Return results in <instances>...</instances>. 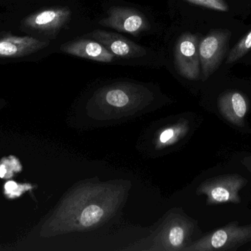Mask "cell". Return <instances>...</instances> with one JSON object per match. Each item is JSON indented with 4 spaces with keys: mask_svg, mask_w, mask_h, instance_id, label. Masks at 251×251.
Segmentation results:
<instances>
[{
    "mask_svg": "<svg viewBox=\"0 0 251 251\" xmlns=\"http://www.w3.org/2000/svg\"><path fill=\"white\" fill-rule=\"evenodd\" d=\"M128 187L124 184L86 181L65 195L43 224L41 237H51L97 228L113 216L123 203Z\"/></svg>",
    "mask_w": 251,
    "mask_h": 251,
    "instance_id": "cell-1",
    "label": "cell"
},
{
    "mask_svg": "<svg viewBox=\"0 0 251 251\" xmlns=\"http://www.w3.org/2000/svg\"><path fill=\"white\" fill-rule=\"evenodd\" d=\"M153 100V93L143 85L117 83L96 91L88 106L103 113H126L143 109Z\"/></svg>",
    "mask_w": 251,
    "mask_h": 251,
    "instance_id": "cell-2",
    "label": "cell"
},
{
    "mask_svg": "<svg viewBox=\"0 0 251 251\" xmlns=\"http://www.w3.org/2000/svg\"><path fill=\"white\" fill-rule=\"evenodd\" d=\"M251 242V224L233 221L185 248L186 251H237Z\"/></svg>",
    "mask_w": 251,
    "mask_h": 251,
    "instance_id": "cell-3",
    "label": "cell"
},
{
    "mask_svg": "<svg viewBox=\"0 0 251 251\" xmlns=\"http://www.w3.org/2000/svg\"><path fill=\"white\" fill-rule=\"evenodd\" d=\"M249 180L237 173L213 177L203 181L197 189L198 195L206 196L209 206L225 203H241L240 190L246 187Z\"/></svg>",
    "mask_w": 251,
    "mask_h": 251,
    "instance_id": "cell-4",
    "label": "cell"
},
{
    "mask_svg": "<svg viewBox=\"0 0 251 251\" xmlns=\"http://www.w3.org/2000/svg\"><path fill=\"white\" fill-rule=\"evenodd\" d=\"M193 220L176 215L169 217L153 239L151 251H184L196 228Z\"/></svg>",
    "mask_w": 251,
    "mask_h": 251,
    "instance_id": "cell-5",
    "label": "cell"
},
{
    "mask_svg": "<svg viewBox=\"0 0 251 251\" xmlns=\"http://www.w3.org/2000/svg\"><path fill=\"white\" fill-rule=\"evenodd\" d=\"M231 32L228 29L210 31L199 43L202 80H207L220 67L229 47Z\"/></svg>",
    "mask_w": 251,
    "mask_h": 251,
    "instance_id": "cell-6",
    "label": "cell"
},
{
    "mask_svg": "<svg viewBox=\"0 0 251 251\" xmlns=\"http://www.w3.org/2000/svg\"><path fill=\"white\" fill-rule=\"evenodd\" d=\"M199 37L190 32L182 34L175 47V65L177 72L186 79L196 81L200 77Z\"/></svg>",
    "mask_w": 251,
    "mask_h": 251,
    "instance_id": "cell-7",
    "label": "cell"
},
{
    "mask_svg": "<svg viewBox=\"0 0 251 251\" xmlns=\"http://www.w3.org/2000/svg\"><path fill=\"white\" fill-rule=\"evenodd\" d=\"M99 24L135 36L150 29V23L143 13L122 6L110 7L107 11V16L101 19Z\"/></svg>",
    "mask_w": 251,
    "mask_h": 251,
    "instance_id": "cell-8",
    "label": "cell"
},
{
    "mask_svg": "<svg viewBox=\"0 0 251 251\" xmlns=\"http://www.w3.org/2000/svg\"><path fill=\"white\" fill-rule=\"evenodd\" d=\"M71 17L72 11L69 7H50L26 16L22 21V25L27 29L54 36L69 23Z\"/></svg>",
    "mask_w": 251,
    "mask_h": 251,
    "instance_id": "cell-9",
    "label": "cell"
},
{
    "mask_svg": "<svg viewBox=\"0 0 251 251\" xmlns=\"http://www.w3.org/2000/svg\"><path fill=\"white\" fill-rule=\"evenodd\" d=\"M88 35L102 44L109 52L118 57L135 58L143 57L147 54L144 47L119 34L95 29Z\"/></svg>",
    "mask_w": 251,
    "mask_h": 251,
    "instance_id": "cell-10",
    "label": "cell"
},
{
    "mask_svg": "<svg viewBox=\"0 0 251 251\" xmlns=\"http://www.w3.org/2000/svg\"><path fill=\"white\" fill-rule=\"evenodd\" d=\"M218 106L224 119L238 128L245 126L249 103L244 94L237 91H228L218 97Z\"/></svg>",
    "mask_w": 251,
    "mask_h": 251,
    "instance_id": "cell-11",
    "label": "cell"
},
{
    "mask_svg": "<svg viewBox=\"0 0 251 251\" xmlns=\"http://www.w3.org/2000/svg\"><path fill=\"white\" fill-rule=\"evenodd\" d=\"M49 44V41L28 35H7L0 38V57H25L46 48Z\"/></svg>",
    "mask_w": 251,
    "mask_h": 251,
    "instance_id": "cell-12",
    "label": "cell"
},
{
    "mask_svg": "<svg viewBox=\"0 0 251 251\" xmlns=\"http://www.w3.org/2000/svg\"><path fill=\"white\" fill-rule=\"evenodd\" d=\"M60 50L76 57L103 63H110L115 58L114 55L95 40L82 38L69 41L60 46Z\"/></svg>",
    "mask_w": 251,
    "mask_h": 251,
    "instance_id": "cell-13",
    "label": "cell"
},
{
    "mask_svg": "<svg viewBox=\"0 0 251 251\" xmlns=\"http://www.w3.org/2000/svg\"><path fill=\"white\" fill-rule=\"evenodd\" d=\"M188 121L182 120L171 126L164 128L156 137V144L158 148H163L176 143L188 132Z\"/></svg>",
    "mask_w": 251,
    "mask_h": 251,
    "instance_id": "cell-14",
    "label": "cell"
},
{
    "mask_svg": "<svg viewBox=\"0 0 251 251\" xmlns=\"http://www.w3.org/2000/svg\"><path fill=\"white\" fill-rule=\"evenodd\" d=\"M251 50V30L246 34L229 52L227 56L226 63H235L246 56Z\"/></svg>",
    "mask_w": 251,
    "mask_h": 251,
    "instance_id": "cell-15",
    "label": "cell"
},
{
    "mask_svg": "<svg viewBox=\"0 0 251 251\" xmlns=\"http://www.w3.org/2000/svg\"><path fill=\"white\" fill-rule=\"evenodd\" d=\"M192 4L202 6L218 11L227 12L229 7L224 0H185Z\"/></svg>",
    "mask_w": 251,
    "mask_h": 251,
    "instance_id": "cell-16",
    "label": "cell"
},
{
    "mask_svg": "<svg viewBox=\"0 0 251 251\" xmlns=\"http://www.w3.org/2000/svg\"><path fill=\"white\" fill-rule=\"evenodd\" d=\"M242 164L247 168L248 170L250 171L251 172V156L245 157L244 159L242 160Z\"/></svg>",
    "mask_w": 251,
    "mask_h": 251,
    "instance_id": "cell-17",
    "label": "cell"
},
{
    "mask_svg": "<svg viewBox=\"0 0 251 251\" xmlns=\"http://www.w3.org/2000/svg\"><path fill=\"white\" fill-rule=\"evenodd\" d=\"M250 251H251V249H250Z\"/></svg>",
    "mask_w": 251,
    "mask_h": 251,
    "instance_id": "cell-18",
    "label": "cell"
}]
</instances>
